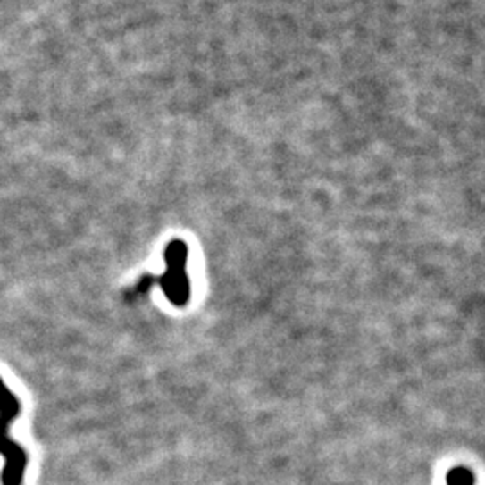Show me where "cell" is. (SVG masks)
<instances>
[{
    "label": "cell",
    "instance_id": "1",
    "mask_svg": "<svg viewBox=\"0 0 485 485\" xmlns=\"http://www.w3.org/2000/svg\"><path fill=\"white\" fill-rule=\"evenodd\" d=\"M21 414V403L17 396L6 387L0 378V455L4 456L6 465L3 471L4 485H22L24 472L28 469V453L13 439L8 430L13 426Z\"/></svg>",
    "mask_w": 485,
    "mask_h": 485
},
{
    "label": "cell",
    "instance_id": "2",
    "mask_svg": "<svg viewBox=\"0 0 485 485\" xmlns=\"http://www.w3.org/2000/svg\"><path fill=\"white\" fill-rule=\"evenodd\" d=\"M168 273L171 272V280L164 284V289L175 304H186L189 298V284L186 279V247L182 243H173L168 248Z\"/></svg>",
    "mask_w": 485,
    "mask_h": 485
},
{
    "label": "cell",
    "instance_id": "3",
    "mask_svg": "<svg viewBox=\"0 0 485 485\" xmlns=\"http://www.w3.org/2000/svg\"><path fill=\"white\" fill-rule=\"evenodd\" d=\"M447 485H474V474L467 467H453L447 472Z\"/></svg>",
    "mask_w": 485,
    "mask_h": 485
}]
</instances>
